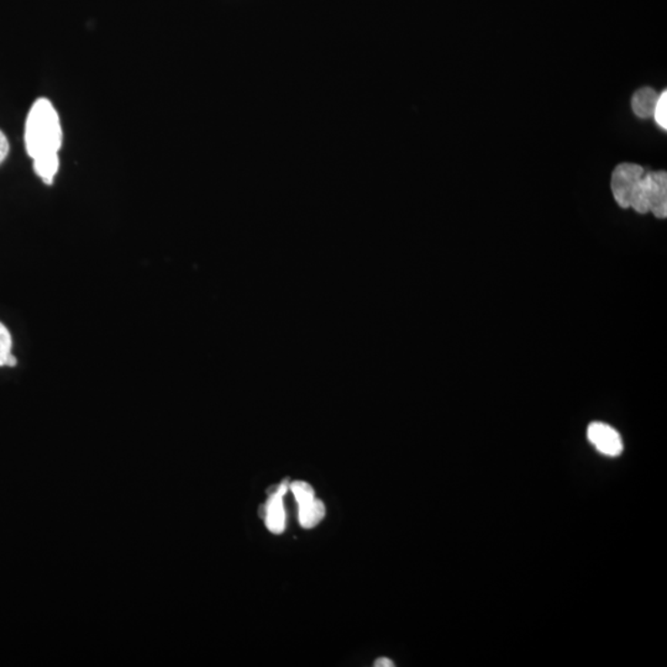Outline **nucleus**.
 <instances>
[{
  "mask_svg": "<svg viewBox=\"0 0 667 667\" xmlns=\"http://www.w3.org/2000/svg\"><path fill=\"white\" fill-rule=\"evenodd\" d=\"M25 147L33 160L59 155L62 145V126L59 113L49 99L32 104L25 123Z\"/></svg>",
  "mask_w": 667,
  "mask_h": 667,
  "instance_id": "obj_1",
  "label": "nucleus"
},
{
  "mask_svg": "<svg viewBox=\"0 0 667 667\" xmlns=\"http://www.w3.org/2000/svg\"><path fill=\"white\" fill-rule=\"evenodd\" d=\"M645 170L635 163H620L612 173V192L619 207L630 208Z\"/></svg>",
  "mask_w": 667,
  "mask_h": 667,
  "instance_id": "obj_2",
  "label": "nucleus"
},
{
  "mask_svg": "<svg viewBox=\"0 0 667 667\" xmlns=\"http://www.w3.org/2000/svg\"><path fill=\"white\" fill-rule=\"evenodd\" d=\"M588 438L597 450L603 455L611 456V458L619 456L625 449L619 432L611 425L599 423V422H595V423L589 425Z\"/></svg>",
  "mask_w": 667,
  "mask_h": 667,
  "instance_id": "obj_3",
  "label": "nucleus"
},
{
  "mask_svg": "<svg viewBox=\"0 0 667 667\" xmlns=\"http://www.w3.org/2000/svg\"><path fill=\"white\" fill-rule=\"evenodd\" d=\"M649 212L659 219L667 217V174L665 171L646 173Z\"/></svg>",
  "mask_w": 667,
  "mask_h": 667,
  "instance_id": "obj_4",
  "label": "nucleus"
},
{
  "mask_svg": "<svg viewBox=\"0 0 667 667\" xmlns=\"http://www.w3.org/2000/svg\"><path fill=\"white\" fill-rule=\"evenodd\" d=\"M290 485L288 479L281 482L280 488L276 494L270 495V498L266 503V515H264V524L268 531L273 534H283L286 531V512L283 507V496L287 494Z\"/></svg>",
  "mask_w": 667,
  "mask_h": 667,
  "instance_id": "obj_5",
  "label": "nucleus"
},
{
  "mask_svg": "<svg viewBox=\"0 0 667 667\" xmlns=\"http://www.w3.org/2000/svg\"><path fill=\"white\" fill-rule=\"evenodd\" d=\"M659 96V93L655 89L650 88V87H644V88L636 90L632 99L633 112L638 118H653Z\"/></svg>",
  "mask_w": 667,
  "mask_h": 667,
  "instance_id": "obj_6",
  "label": "nucleus"
},
{
  "mask_svg": "<svg viewBox=\"0 0 667 667\" xmlns=\"http://www.w3.org/2000/svg\"><path fill=\"white\" fill-rule=\"evenodd\" d=\"M300 523L303 528L311 529L320 524L325 517V505L320 499L311 498L300 503Z\"/></svg>",
  "mask_w": 667,
  "mask_h": 667,
  "instance_id": "obj_7",
  "label": "nucleus"
},
{
  "mask_svg": "<svg viewBox=\"0 0 667 667\" xmlns=\"http://www.w3.org/2000/svg\"><path fill=\"white\" fill-rule=\"evenodd\" d=\"M33 170L36 174L46 183H52L57 172L60 169L59 155L42 157V159L33 160Z\"/></svg>",
  "mask_w": 667,
  "mask_h": 667,
  "instance_id": "obj_8",
  "label": "nucleus"
},
{
  "mask_svg": "<svg viewBox=\"0 0 667 667\" xmlns=\"http://www.w3.org/2000/svg\"><path fill=\"white\" fill-rule=\"evenodd\" d=\"M15 362L14 355H13L12 334L8 328L0 321V367L13 366Z\"/></svg>",
  "mask_w": 667,
  "mask_h": 667,
  "instance_id": "obj_9",
  "label": "nucleus"
},
{
  "mask_svg": "<svg viewBox=\"0 0 667 667\" xmlns=\"http://www.w3.org/2000/svg\"><path fill=\"white\" fill-rule=\"evenodd\" d=\"M290 488L291 491L293 492L294 498H296L298 505H300V503L310 501V499L315 497L314 489L311 488V486L310 484H307V482H292V484L290 485Z\"/></svg>",
  "mask_w": 667,
  "mask_h": 667,
  "instance_id": "obj_10",
  "label": "nucleus"
},
{
  "mask_svg": "<svg viewBox=\"0 0 667 667\" xmlns=\"http://www.w3.org/2000/svg\"><path fill=\"white\" fill-rule=\"evenodd\" d=\"M653 118H655L656 124L662 129H667V92L663 90L660 93L658 103H656L655 112H653Z\"/></svg>",
  "mask_w": 667,
  "mask_h": 667,
  "instance_id": "obj_11",
  "label": "nucleus"
},
{
  "mask_svg": "<svg viewBox=\"0 0 667 667\" xmlns=\"http://www.w3.org/2000/svg\"><path fill=\"white\" fill-rule=\"evenodd\" d=\"M9 140L5 134L0 130V163L3 162L9 155Z\"/></svg>",
  "mask_w": 667,
  "mask_h": 667,
  "instance_id": "obj_12",
  "label": "nucleus"
},
{
  "mask_svg": "<svg viewBox=\"0 0 667 667\" xmlns=\"http://www.w3.org/2000/svg\"><path fill=\"white\" fill-rule=\"evenodd\" d=\"M374 665L376 667H394V662H391L390 659L381 658L376 660V662H375Z\"/></svg>",
  "mask_w": 667,
  "mask_h": 667,
  "instance_id": "obj_13",
  "label": "nucleus"
}]
</instances>
